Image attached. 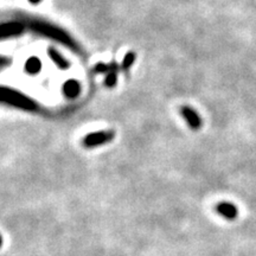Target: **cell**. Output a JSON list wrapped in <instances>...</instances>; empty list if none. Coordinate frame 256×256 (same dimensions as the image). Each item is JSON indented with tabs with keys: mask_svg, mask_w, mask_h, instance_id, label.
<instances>
[{
	"mask_svg": "<svg viewBox=\"0 0 256 256\" xmlns=\"http://www.w3.org/2000/svg\"><path fill=\"white\" fill-rule=\"evenodd\" d=\"M217 214L224 217L228 221H235L239 216V209L234 205L233 203H228V202H223L216 205Z\"/></svg>",
	"mask_w": 256,
	"mask_h": 256,
	"instance_id": "4",
	"label": "cell"
},
{
	"mask_svg": "<svg viewBox=\"0 0 256 256\" xmlns=\"http://www.w3.org/2000/svg\"><path fill=\"white\" fill-rule=\"evenodd\" d=\"M26 71L30 74H36L40 70V61L37 57H31L26 61L25 64Z\"/></svg>",
	"mask_w": 256,
	"mask_h": 256,
	"instance_id": "9",
	"label": "cell"
},
{
	"mask_svg": "<svg viewBox=\"0 0 256 256\" xmlns=\"http://www.w3.org/2000/svg\"><path fill=\"white\" fill-rule=\"evenodd\" d=\"M23 30V25L18 23H11V24H5L1 26V37L6 36H13V34H17L21 32Z\"/></svg>",
	"mask_w": 256,
	"mask_h": 256,
	"instance_id": "6",
	"label": "cell"
},
{
	"mask_svg": "<svg viewBox=\"0 0 256 256\" xmlns=\"http://www.w3.org/2000/svg\"><path fill=\"white\" fill-rule=\"evenodd\" d=\"M30 2H32V4H38V2L42 1V0H29Z\"/></svg>",
	"mask_w": 256,
	"mask_h": 256,
	"instance_id": "12",
	"label": "cell"
},
{
	"mask_svg": "<svg viewBox=\"0 0 256 256\" xmlns=\"http://www.w3.org/2000/svg\"><path fill=\"white\" fill-rule=\"evenodd\" d=\"M47 52H48V55H49V57L52 59L53 63H55L59 69L67 70V69L70 68L69 62L67 61V59L64 58L63 56H62L61 53H59L58 51L55 49V48H49Z\"/></svg>",
	"mask_w": 256,
	"mask_h": 256,
	"instance_id": "5",
	"label": "cell"
},
{
	"mask_svg": "<svg viewBox=\"0 0 256 256\" xmlns=\"http://www.w3.org/2000/svg\"><path fill=\"white\" fill-rule=\"evenodd\" d=\"M117 81H118L117 72H109V74H107L106 80H104V85L109 88L114 87V85H117Z\"/></svg>",
	"mask_w": 256,
	"mask_h": 256,
	"instance_id": "11",
	"label": "cell"
},
{
	"mask_svg": "<svg viewBox=\"0 0 256 256\" xmlns=\"http://www.w3.org/2000/svg\"><path fill=\"white\" fill-rule=\"evenodd\" d=\"M180 113H182L183 118L187 120L188 127L195 129V131L202 127V119L197 113H196V110H193L188 106H184L180 109Z\"/></svg>",
	"mask_w": 256,
	"mask_h": 256,
	"instance_id": "3",
	"label": "cell"
},
{
	"mask_svg": "<svg viewBox=\"0 0 256 256\" xmlns=\"http://www.w3.org/2000/svg\"><path fill=\"white\" fill-rule=\"evenodd\" d=\"M115 138V132L113 131H100L88 134L82 140V145L87 148H93L101 146V145L108 144Z\"/></svg>",
	"mask_w": 256,
	"mask_h": 256,
	"instance_id": "2",
	"label": "cell"
},
{
	"mask_svg": "<svg viewBox=\"0 0 256 256\" xmlns=\"http://www.w3.org/2000/svg\"><path fill=\"white\" fill-rule=\"evenodd\" d=\"M63 90L66 93V95H68L69 98H75L79 95L80 93V85L79 82H76L75 80H70L68 82L64 83Z\"/></svg>",
	"mask_w": 256,
	"mask_h": 256,
	"instance_id": "7",
	"label": "cell"
},
{
	"mask_svg": "<svg viewBox=\"0 0 256 256\" xmlns=\"http://www.w3.org/2000/svg\"><path fill=\"white\" fill-rule=\"evenodd\" d=\"M119 67L117 63H110V64H104V63H99L94 67V71L99 72V74H109V72H118Z\"/></svg>",
	"mask_w": 256,
	"mask_h": 256,
	"instance_id": "8",
	"label": "cell"
},
{
	"mask_svg": "<svg viewBox=\"0 0 256 256\" xmlns=\"http://www.w3.org/2000/svg\"><path fill=\"white\" fill-rule=\"evenodd\" d=\"M1 101L9 102V103L13 104V106L16 107H19L21 109H26V110L37 109V103L34 101V100L6 87L1 88Z\"/></svg>",
	"mask_w": 256,
	"mask_h": 256,
	"instance_id": "1",
	"label": "cell"
},
{
	"mask_svg": "<svg viewBox=\"0 0 256 256\" xmlns=\"http://www.w3.org/2000/svg\"><path fill=\"white\" fill-rule=\"evenodd\" d=\"M136 53L134 52H128L127 55L123 57V61L122 63H121V69L122 70H128L129 68H131L132 64L134 63V61H136Z\"/></svg>",
	"mask_w": 256,
	"mask_h": 256,
	"instance_id": "10",
	"label": "cell"
}]
</instances>
